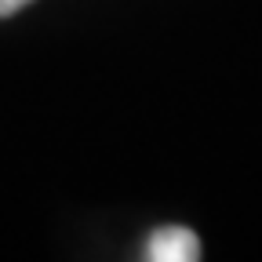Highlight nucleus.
Listing matches in <instances>:
<instances>
[{
    "instance_id": "f03ea898",
    "label": "nucleus",
    "mask_w": 262,
    "mask_h": 262,
    "mask_svg": "<svg viewBox=\"0 0 262 262\" xmlns=\"http://www.w3.org/2000/svg\"><path fill=\"white\" fill-rule=\"evenodd\" d=\"M26 4H29V0H0V18H8V15L22 11Z\"/></svg>"
},
{
    "instance_id": "f257e3e1",
    "label": "nucleus",
    "mask_w": 262,
    "mask_h": 262,
    "mask_svg": "<svg viewBox=\"0 0 262 262\" xmlns=\"http://www.w3.org/2000/svg\"><path fill=\"white\" fill-rule=\"evenodd\" d=\"M146 258L149 262H193L201 258V241L186 226H160L146 241Z\"/></svg>"
}]
</instances>
